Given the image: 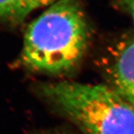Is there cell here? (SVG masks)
Segmentation results:
<instances>
[{"instance_id":"obj_4","label":"cell","mask_w":134,"mask_h":134,"mask_svg":"<svg viewBox=\"0 0 134 134\" xmlns=\"http://www.w3.org/2000/svg\"><path fill=\"white\" fill-rule=\"evenodd\" d=\"M43 7H48L47 0H0V24H19Z\"/></svg>"},{"instance_id":"obj_2","label":"cell","mask_w":134,"mask_h":134,"mask_svg":"<svg viewBox=\"0 0 134 134\" xmlns=\"http://www.w3.org/2000/svg\"><path fill=\"white\" fill-rule=\"evenodd\" d=\"M40 90L84 134H134V107L110 86L62 81Z\"/></svg>"},{"instance_id":"obj_3","label":"cell","mask_w":134,"mask_h":134,"mask_svg":"<svg viewBox=\"0 0 134 134\" xmlns=\"http://www.w3.org/2000/svg\"><path fill=\"white\" fill-rule=\"evenodd\" d=\"M107 76L110 86L134 107V35L115 46Z\"/></svg>"},{"instance_id":"obj_1","label":"cell","mask_w":134,"mask_h":134,"mask_svg":"<svg viewBox=\"0 0 134 134\" xmlns=\"http://www.w3.org/2000/svg\"><path fill=\"white\" fill-rule=\"evenodd\" d=\"M90 25L78 0H57L29 25L21 60L35 72L64 75L76 69L89 47Z\"/></svg>"},{"instance_id":"obj_6","label":"cell","mask_w":134,"mask_h":134,"mask_svg":"<svg viewBox=\"0 0 134 134\" xmlns=\"http://www.w3.org/2000/svg\"><path fill=\"white\" fill-rule=\"evenodd\" d=\"M37 134H73L70 132H67L64 130H53V131H43Z\"/></svg>"},{"instance_id":"obj_5","label":"cell","mask_w":134,"mask_h":134,"mask_svg":"<svg viewBox=\"0 0 134 134\" xmlns=\"http://www.w3.org/2000/svg\"><path fill=\"white\" fill-rule=\"evenodd\" d=\"M113 5L119 10L128 15L134 24V0H114Z\"/></svg>"},{"instance_id":"obj_7","label":"cell","mask_w":134,"mask_h":134,"mask_svg":"<svg viewBox=\"0 0 134 134\" xmlns=\"http://www.w3.org/2000/svg\"><path fill=\"white\" fill-rule=\"evenodd\" d=\"M55 1H57V0H47V5H50L51 4H52L54 2H55Z\"/></svg>"}]
</instances>
